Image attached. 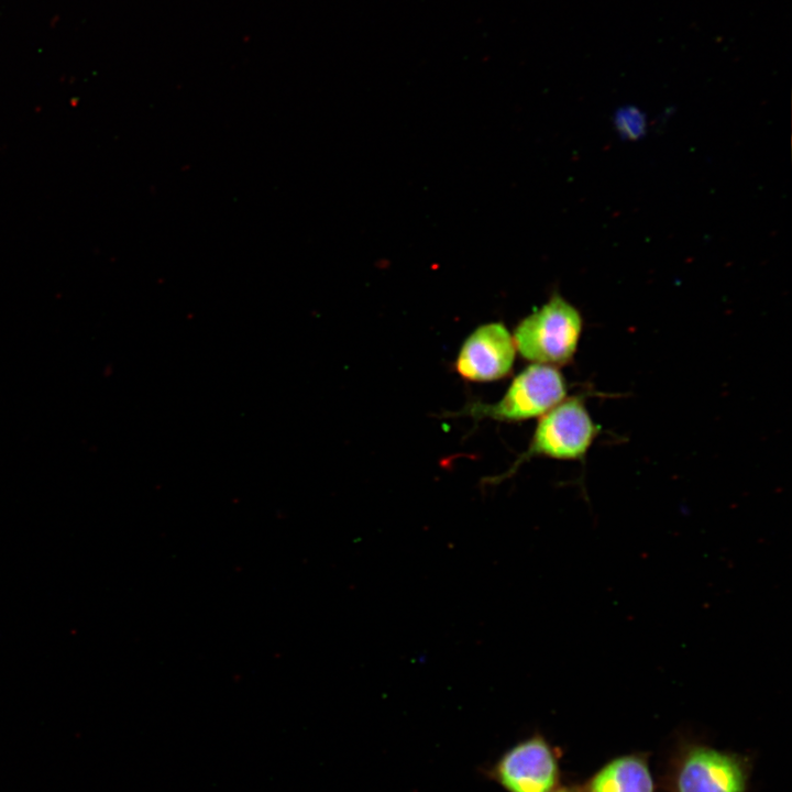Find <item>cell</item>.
<instances>
[{
	"mask_svg": "<svg viewBox=\"0 0 792 792\" xmlns=\"http://www.w3.org/2000/svg\"><path fill=\"white\" fill-rule=\"evenodd\" d=\"M580 787L582 792H654L649 754L637 751L614 757Z\"/></svg>",
	"mask_w": 792,
	"mask_h": 792,
	"instance_id": "cell-7",
	"label": "cell"
},
{
	"mask_svg": "<svg viewBox=\"0 0 792 792\" xmlns=\"http://www.w3.org/2000/svg\"><path fill=\"white\" fill-rule=\"evenodd\" d=\"M582 330L583 318L579 309L554 293L518 322L513 338L522 359L559 367L573 360Z\"/></svg>",
	"mask_w": 792,
	"mask_h": 792,
	"instance_id": "cell-3",
	"label": "cell"
},
{
	"mask_svg": "<svg viewBox=\"0 0 792 792\" xmlns=\"http://www.w3.org/2000/svg\"><path fill=\"white\" fill-rule=\"evenodd\" d=\"M538 419L527 449L506 472L485 479L486 484L496 485L513 476L519 466L532 458L581 461L600 433V427L579 396L565 397Z\"/></svg>",
	"mask_w": 792,
	"mask_h": 792,
	"instance_id": "cell-2",
	"label": "cell"
},
{
	"mask_svg": "<svg viewBox=\"0 0 792 792\" xmlns=\"http://www.w3.org/2000/svg\"><path fill=\"white\" fill-rule=\"evenodd\" d=\"M748 756L697 741H681L660 779L664 792H748Z\"/></svg>",
	"mask_w": 792,
	"mask_h": 792,
	"instance_id": "cell-1",
	"label": "cell"
},
{
	"mask_svg": "<svg viewBox=\"0 0 792 792\" xmlns=\"http://www.w3.org/2000/svg\"><path fill=\"white\" fill-rule=\"evenodd\" d=\"M559 752L540 733L516 743L485 770L506 792H551L560 785Z\"/></svg>",
	"mask_w": 792,
	"mask_h": 792,
	"instance_id": "cell-5",
	"label": "cell"
},
{
	"mask_svg": "<svg viewBox=\"0 0 792 792\" xmlns=\"http://www.w3.org/2000/svg\"><path fill=\"white\" fill-rule=\"evenodd\" d=\"M566 393L565 378L558 367L531 363L513 378L497 402L468 403L453 416L474 421L520 422L541 417L561 403Z\"/></svg>",
	"mask_w": 792,
	"mask_h": 792,
	"instance_id": "cell-4",
	"label": "cell"
},
{
	"mask_svg": "<svg viewBox=\"0 0 792 792\" xmlns=\"http://www.w3.org/2000/svg\"><path fill=\"white\" fill-rule=\"evenodd\" d=\"M551 792H582L580 784L574 785H559Z\"/></svg>",
	"mask_w": 792,
	"mask_h": 792,
	"instance_id": "cell-8",
	"label": "cell"
},
{
	"mask_svg": "<svg viewBox=\"0 0 792 792\" xmlns=\"http://www.w3.org/2000/svg\"><path fill=\"white\" fill-rule=\"evenodd\" d=\"M516 353L513 333L506 324L502 321L486 322L465 338L454 361V370L470 382H495L512 373Z\"/></svg>",
	"mask_w": 792,
	"mask_h": 792,
	"instance_id": "cell-6",
	"label": "cell"
}]
</instances>
